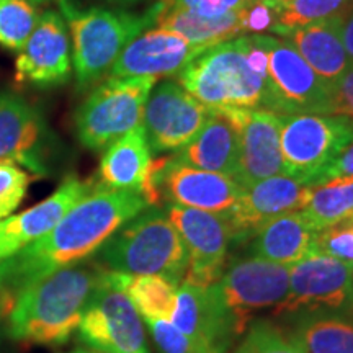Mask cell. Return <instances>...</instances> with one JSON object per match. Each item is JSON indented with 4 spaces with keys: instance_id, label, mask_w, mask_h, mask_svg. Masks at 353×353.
Returning <instances> with one entry per match:
<instances>
[{
    "instance_id": "obj_1",
    "label": "cell",
    "mask_w": 353,
    "mask_h": 353,
    "mask_svg": "<svg viewBox=\"0 0 353 353\" xmlns=\"http://www.w3.org/2000/svg\"><path fill=\"white\" fill-rule=\"evenodd\" d=\"M149 208L139 192L95 185L38 241L0 262V306L59 268L90 259L114 232Z\"/></svg>"
},
{
    "instance_id": "obj_2",
    "label": "cell",
    "mask_w": 353,
    "mask_h": 353,
    "mask_svg": "<svg viewBox=\"0 0 353 353\" xmlns=\"http://www.w3.org/2000/svg\"><path fill=\"white\" fill-rule=\"evenodd\" d=\"M107 275L108 268L90 257L44 276L13 298L6 316L7 335L37 345H64Z\"/></svg>"
},
{
    "instance_id": "obj_3",
    "label": "cell",
    "mask_w": 353,
    "mask_h": 353,
    "mask_svg": "<svg viewBox=\"0 0 353 353\" xmlns=\"http://www.w3.org/2000/svg\"><path fill=\"white\" fill-rule=\"evenodd\" d=\"M247 51V34L214 44L180 70L179 83L211 110L267 108L275 112L268 81L252 69Z\"/></svg>"
},
{
    "instance_id": "obj_4",
    "label": "cell",
    "mask_w": 353,
    "mask_h": 353,
    "mask_svg": "<svg viewBox=\"0 0 353 353\" xmlns=\"http://www.w3.org/2000/svg\"><path fill=\"white\" fill-rule=\"evenodd\" d=\"M110 272L157 275L180 286L188 268V252L165 210L151 206L134 216L97 250Z\"/></svg>"
},
{
    "instance_id": "obj_5",
    "label": "cell",
    "mask_w": 353,
    "mask_h": 353,
    "mask_svg": "<svg viewBox=\"0 0 353 353\" xmlns=\"http://www.w3.org/2000/svg\"><path fill=\"white\" fill-rule=\"evenodd\" d=\"M59 10L72 38V68L81 90L108 77L123 50L154 21V6L145 13L82 8L70 0H59Z\"/></svg>"
},
{
    "instance_id": "obj_6",
    "label": "cell",
    "mask_w": 353,
    "mask_h": 353,
    "mask_svg": "<svg viewBox=\"0 0 353 353\" xmlns=\"http://www.w3.org/2000/svg\"><path fill=\"white\" fill-rule=\"evenodd\" d=\"M208 291L234 332L241 337L255 312L276 307L290 291V267L257 255H241L226 262L219 280Z\"/></svg>"
},
{
    "instance_id": "obj_7",
    "label": "cell",
    "mask_w": 353,
    "mask_h": 353,
    "mask_svg": "<svg viewBox=\"0 0 353 353\" xmlns=\"http://www.w3.org/2000/svg\"><path fill=\"white\" fill-rule=\"evenodd\" d=\"M152 77H108L88 94L76 113V132L83 148L101 151L143 123Z\"/></svg>"
},
{
    "instance_id": "obj_8",
    "label": "cell",
    "mask_w": 353,
    "mask_h": 353,
    "mask_svg": "<svg viewBox=\"0 0 353 353\" xmlns=\"http://www.w3.org/2000/svg\"><path fill=\"white\" fill-rule=\"evenodd\" d=\"M352 141L353 123L343 114H286L281 125L285 174L314 185Z\"/></svg>"
},
{
    "instance_id": "obj_9",
    "label": "cell",
    "mask_w": 353,
    "mask_h": 353,
    "mask_svg": "<svg viewBox=\"0 0 353 353\" xmlns=\"http://www.w3.org/2000/svg\"><path fill=\"white\" fill-rule=\"evenodd\" d=\"M255 37L268 54V85L275 113H334L332 87L317 76L288 39Z\"/></svg>"
},
{
    "instance_id": "obj_10",
    "label": "cell",
    "mask_w": 353,
    "mask_h": 353,
    "mask_svg": "<svg viewBox=\"0 0 353 353\" xmlns=\"http://www.w3.org/2000/svg\"><path fill=\"white\" fill-rule=\"evenodd\" d=\"M316 309H353V265L324 254H309L290 267V291L272 314Z\"/></svg>"
},
{
    "instance_id": "obj_11",
    "label": "cell",
    "mask_w": 353,
    "mask_h": 353,
    "mask_svg": "<svg viewBox=\"0 0 353 353\" xmlns=\"http://www.w3.org/2000/svg\"><path fill=\"white\" fill-rule=\"evenodd\" d=\"M165 213L182 237L188 252L185 281L208 288L219 280L232 244V228L226 213L185 208L167 203Z\"/></svg>"
},
{
    "instance_id": "obj_12",
    "label": "cell",
    "mask_w": 353,
    "mask_h": 353,
    "mask_svg": "<svg viewBox=\"0 0 353 353\" xmlns=\"http://www.w3.org/2000/svg\"><path fill=\"white\" fill-rule=\"evenodd\" d=\"M77 332L83 345L100 352L151 353L143 317L108 275L83 312Z\"/></svg>"
},
{
    "instance_id": "obj_13",
    "label": "cell",
    "mask_w": 353,
    "mask_h": 353,
    "mask_svg": "<svg viewBox=\"0 0 353 353\" xmlns=\"http://www.w3.org/2000/svg\"><path fill=\"white\" fill-rule=\"evenodd\" d=\"M208 114L210 108L179 82L154 85L143 113V128L152 154L182 149L201 130Z\"/></svg>"
},
{
    "instance_id": "obj_14",
    "label": "cell",
    "mask_w": 353,
    "mask_h": 353,
    "mask_svg": "<svg viewBox=\"0 0 353 353\" xmlns=\"http://www.w3.org/2000/svg\"><path fill=\"white\" fill-rule=\"evenodd\" d=\"M312 185L280 174L242 188L236 205L226 213L232 228V244H244L263 224L280 216L301 211L307 205Z\"/></svg>"
},
{
    "instance_id": "obj_15",
    "label": "cell",
    "mask_w": 353,
    "mask_h": 353,
    "mask_svg": "<svg viewBox=\"0 0 353 353\" xmlns=\"http://www.w3.org/2000/svg\"><path fill=\"white\" fill-rule=\"evenodd\" d=\"M50 145L51 131L41 110L20 94L0 90V161H12L44 176Z\"/></svg>"
},
{
    "instance_id": "obj_16",
    "label": "cell",
    "mask_w": 353,
    "mask_h": 353,
    "mask_svg": "<svg viewBox=\"0 0 353 353\" xmlns=\"http://www.w3.org/2000/svg\"><path fill=\"white\" fill-rule=\"evenodd\" d=\"M72 72V44L64 17L56 10L39 13L37 26L17 59V81L39 87L59 85Z\"/></svg>"
},
{
    "instance_id": "obj_17",
    "label": "cell",
    "mask_w": 353,
    "mask_h": 353,
    "mask_svg": "<svg viewBox=\"0 0 353 353\" xmlns=\"http://www.w3.org/2000/svg\"><path fill=\"white\" fill-rule=\"evenodd\" d=\"M159 195L167 203L210 213H229L242 187L232 176L196 169L175 157H167L157 176Z\"/></svg>"
},
{
    "instance_id": "obj_18",
    "label": "cell",
    "mask_w": 353,
    "mask_h": 353,
    "mask_svg": "<svg viewBox=\"0 0 353 353\" xmlns=\"http://www.w3.org/2000/svg\"><path fill=\"white\" fill-rule=\"evenodd\" d=\"M241 125L239 162L232 179L242 188L285 174L281 156L283 114L267 108L237 110Z\"/></svg>"
},
{
    "instance_id": "obj_19",
    "label": "cell",
    "mask_w": 353,
    "mask_h": 353,
    "mask_svg": "<svg viewBox=\"0 0 353 353\" xmlns=\"http://www.w3.org/2000/svg\"><path fill=\"white\" fill-rule=\"evenodd\" d=\"M208 48L196 46L176 33L152 28L138 34L123 50L108 77H172Z\"/></svg>"
},
{
    "instance_id": "obj_20",
    "label": "cell",
    "mask_w": 353,
    "mask_h": 353,
    "mask_svg": "<svg viewBox=\"0 0 353 353\" xmlns=\"http://www.w3.org/2000/svg\"><path fill=\"white\" fill-rule=\"evenodd\" d=\"M170 321L187 337L192 353H228L237 339L231 322L216 306L208 288L185 280L176 288Z\"/></svg>"
},
{
    "instance_id": "obj_21",
    "label": "cell",
    "mask_w": 353,
    "mask_h": 353,
    "mask_svg": "<svg viewBox=\"0 0 353 353\" xmlns=\"http://www.w3.org/2000/svg\"><path fill=\"white\" fill-rule=\"evenodd\" d=\"M92 188L94 185L83 182L79 176L68 175L46 200L23 213L0 221V262L50 232Z\"/></svg>"
},
{
    "instance_id": "obj_22",
    "label": "cell",
    "mask_w": 353,
    "mask_h": 353,
    "mask_svg": "<svg viewBox=\"0 0 353 353\" xmlns=\"http://www.w3.org/2000/svg\"><path fill=\"white\" fill-rule=\"evenodd\" d=\"M241 125L237 110H211L201 130L175 154L196 169L234 176L239 162Z\"/></svg>"
},
{
    "instance_id": "obj_23",
    "label": "cell",
    "mask_w": 353,
    "mask_h": 353,
    "mask_svg": "<svg viewBox=\"0 0 353 353\" xmlns=\"http://www.w3.org/2000/svg\"><path fill=\"white\" fill-rule=\"evenodd\" d=\"M152 167V151L141 123L108 145L100 161L99 185L113 190H132L145 198Z\"/></svg>"
},
{
    "instance_id": "obj_24",
    "label": "cell",
    "mask_w": 353,
    "mask_h": 353,
    "mask_svg": "<svg viewBox=\"0 0 353 353\" xmlns=\"http://www.w3.org/2000/svg\"><path fill=\"white\" fill-rule=\"evenodd\" d=\"M285 317L281 329L303 353H353V309H316Z\"/></svg>"
},
{
    "instance_id": "obj_25",
    "label": "cell",
    "mask_w": 353,
    "mask_h": 353,
    "mask_svg": "<svg viewBox=\"0 0 353 353\" xmlns=\"http://www.w3.org/2000/svg\"><path fill=\"white\" fill-rule=\"evenodd\" d=\"M286 38L317 76L330 87L353 64L342 41L341 17L304 25L293 30Z\"/></svg>"
},
{
    "instance_id": "obj_26",
    "label": "cell",
    "mask_w": 353,
    "mask_h": 353,
    "mask_svg": "<svg viewBox=\"0 0 353 353\" xmlns=\"http://www.w3.org/2000/svg\"><path fill=\"white\" fill-rule=\"evenodd\" d=\"M314 236L301 211H294L263 224L250 239L247 254L291 267L312 254Z\"/></svg>"
},
{
    "instance_id": "obj_27",
    "label": "cell",
    "mask_w": 353,
    "mask_h": 353,
    "mask_svg": "<svg viewBox=\"0 0 353 353\" xmlns=\"http://www.w3.org/2000/svg\"><path fill=\"white\" fill-rule=\"evenodd\" d=\"M152 23L157 28L176 33L188 43L201 48H211L214 44L245 34L244 25H242V10L210 19V17L198 15V13L172 6L165 0H159L154 3Z\"/></svg>"
},
{
    "instance_id": "obj_28",
    "label": "cell",
    "mask_w": 353,
    "mask_h": 353,
    "mask_svg": "<svg viewBox=\"0 0 353 353\" xmlns=\"http://www.w3.org/2000/svg\"><path fill=\"white\" fill-rule=\"evenodd\" d=\"M108 278L126 294L143 319H172L179 286L157 275H125L110 272Z\"/></svg>"
},
{
    "instance_id": "obj_29",
    "label": "cell",
    "mask_w": 353,
    "mask_h": 353,
    "mask_svg": "<svg viewBox=\"0 0 353 353\" xmlns=\"http://www.w3.org/2000/svg\"><path fill=\"white\" fill-rule=\"evenodd\" d=\"M301 213L316 232L353 219V176L312 185L311 196Z\"/></svg>"
},
{
    "instance_id": "obj_30",
    "label": "cell",
    "mask_w": 353,
    "mask_h": 353,
    "mask_svg": "<svg viewBox=\"0 0 353 353\" xmlns=\"http://www.w3.org/2000/svg\"><path fill=\"white\" fill-rule=\"evenodd\" d=\"M353 7V0H293L278 7L275 34L288 37L293 30L314 21L342 17Z\"/></svg>"
},
{
    "instance_id": "obj_31",
    "label": "cell",
    "mask_w": 353,
    "mask_h": 353,
    "mask_svg": "<svg viewBox=\"0 0 353 353\" xmlns=\"http://www.w3.org/2000/svg\"><path fill=\"white\" fill-rule=\"evenodd\" d=\"M38 19L37 6L26 0H0V46L20 52Z\"/></svg>"
},
{
    "instance_id": "obj_32",
    "label": "cell",
    "mask_w": 353,
    "mask_h": 353,
    "mask_svg": "<svg viewBox=\"0 0 353 353\" xmlns=\"http://www.w3.org/2000/svg\"><path fill=\"white\" fill-rule=\"evenodd\" d=\"M231 353H303L270 319L250 322L242 341Z\"/></svg>"
},
{
    "instance_id": "obj_33",
    "label": "cell",
    "mask_w": 353,
    "mask_h": 353,
    "mask_svg": "<svg viewBox=\"0 0 353 353\" xmlns=\"http://www.w3.org/2000/svg\"><path fill=\"white\" fill-rule=\"evenodd\" d=\"M312 252L329 255L353 265V219L316 232Z\"/></svg>"
},
{
    "instance_id": "obj_34",
    "label": "cell",
    "mask_w": 353,
    "mask_h": 353,
    "mask_svg": "<svg viewBox=\"0 0 353 353\" xmlns=\"http://www.w3.org/2000/svg\"><path fill=\"white\" fill-rule=\"evenodd\" d=\"M30 176L15 162L0 161V221L10 216L23 201Z\"/></svg>"
},
{
    "instance_id": "obj_35",
    "label": "cell",
    "mask_w": 353,
    "mask_h": 353,
    "mask_svg": "<svg viewBox=\"0 0 353 353\" xmlns=\"http://www.w3.org/2000/svg\"><path fill=\"white\" fill-rule=\"evenodd\" d=\"M280 3L275 0H254L242 10L244 33L268 34L275 32Z\"/></svg>"
},
{
    "instance_id": "obj_36",
    "label": "cell",
    "mask_w": 353,
    "mask_h": 353,
    "mask_svg": "<svg viewBox=\"0 0 353 353\" xmlns=\"http://www.w3.org/2000/svg\"><path fill=\"white\" fill-rule=\"evenodd\" d=\"M161 353H192L187 337L169 319H144Z\"/></svg>"
},
{
    "instance_id": "obj_37",
    "label": "cell",
    "mask_w": 353,
    "mask_h": 353,
    "mask_svg": "<svg viewBox=\"0 0 353 353\" xmlns=\"http://www.w3.org/2000/svg\"><path fill=\"white\" fill-rule=\"evenodd\" d=\"M165 2L175 7L185 8V10L198 13V15L216 19V17L244 10L254 0H165Z\"/></svg>"
},
{
    "instance_id": "obj_38",
    "label": "cell",
    "mask_w": 353,
    "mask_h": 353,
    "mask_svg": "<svg viewBox=\"0 0 353 353\" xmlns=\"http://www.w3.org/2000/svg\"><path fill=\"white\" fill-rule=\"evenodd\" d=\"M332 107L335 114H343L353 123V64L332 85Z\"/></svg>"
},
{
    "instance_id": "obj_39",
    "label": "cell",
    "mask_w": 353,
    "mask_h": 353,
    "mask_svg": "<svg viewBox=\"0 0 353 353\" xmlns=\"http://www.w3.org/2000/svg\"><path fill=\"white\" fill-rule=\"evenodd\" d=\"M341 176H353V141L341 152L327 169L322 172L317 183L325 182L330 179H341ZM316 185V183H314Z\"/></svg>"
},
{
    "instance_id": "obj_40",
    "label": "cell",
    "mask_w": 353,
    "mask_h": 353,
    "mask_svg": "<svg viewBox=\"0 0 353 353\" xmlns=\"http://www.w3.org/2000/svg\"><path fill=\"white\" fill-rule=\"evenodd\" d=\"M341 33L347 54L353 63V7L341 17Z\"/></svg>"
},
{
    "instance_id": "obj_41",
    "label": "cell",
    "mask_w": 353,
    "mask_h": 353,
    "mask_svg": "<svg viewBox=\"0 0 353 353\" xmlns=\"http://www.w3.org/2000/svg\"><path fill=\"white\" fill-rule=\"evenodd\" d=\"M108 3H118V6H132V3L144 2V0H105Z\"/></svg>"
},
{
    "instance_id": "obj_42",
    "label": "cell",
    "mask_w": 353,
    "mask_h": 353,
    "mask_svg": "<svg viewBox=\"0 0 353 353\" xmlns=\"http://www.w3.org/2000/svg\"><path fill=\"white\" fill-rule=\"evenodd\" d=\"M69 353H107V352L95 350V348H90V350H88V348H76V350H72V352H69Z\"/></svg>"
},
{
    "instance_id": "obj_43",
    "label": "cell",
    "mask_w": 353,
    "mask_h": 353,
    "mask_svg": "<svg viewBox=\"0 0 353 353\" xmlns=\"http://www.w3.org/2000/svg\"><path fill=\"white\" fill-rule=\"evenodd\" d=\"M26 2H30V3H33V6H39V3H43V2H46V0H26Z\"/></svg>"
},
{
    "instance_id": "obj_44",
    "label": "cell",
    "mask_w": 353,
    "mask_h": 353,
    "mask_svg": "<svg viewBox=\"0 0 353 353\" xmlns=\"http://www.w3.org/2000/svg\"><path fill=\"white\" fill-rule=\"evenodd\" d=\"M3 319H6V314H3V309H2V306H0V322H2Z\"/></svg>"
},
{
    "instance_id": "obj_45",
    "label": "cell",
    "mask_w": 353,
    "mask_h": 353,
    "mask_svg": "<svg viewBox=\"0 0 353 353\" xmlns=\"http://www.w3.org/2000/svg\"><path fill=\"white\" fill-rule=\"evenodd\" d=\"M275 2L281 3V6H283V3H290V2H293V0H275Z\"/></svg>"
}]
</instances>
